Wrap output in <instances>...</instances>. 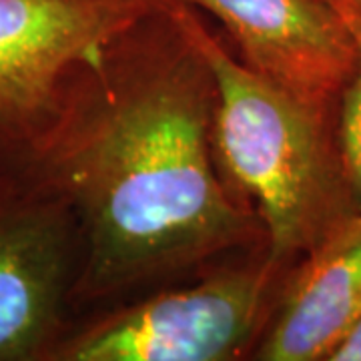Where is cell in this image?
<instances>
[{
    "label": "cell",
    "instance_id": "1",
    "mask_svg": "<svg viewBox=\"0 0 361 361\" xmlns=\"http://www.w3.org/2000/svg\"><path fill=\"white\" fill-rule=\"evenodd\" d=\"M173 2L78 66L51 127L0 165L47 185L75 211L73 307L267 245L257 213L217 167L213 73Z\"/></svg>",
    "mask_w": 361,
    "mask_h": 361
},
{
    "label": "cell",
    "instance_id": "2",
    "mask_svg": "<svg viewBox=\"0 0 361 361\" xmlns=\"http://www.w3.org/2000/svg\"><path fill=\"white\" fill-rule=\"evenodd\" d=\"M171 8L213 73L221 175L257 213L265 255L291 269L360 213L339 147V103L311 101L259 75L207 28L195 6L175 0Z\"/></svg>",
    "mask_w": 361,
    "mask_h": 361
},
{
    "label": "cell",
    "instance_id": "3",
    "mask_svg": "<svg viewBox=\"0 0 361 361\" xmlns=\"http://www.w3.org/2000/svg\"><path fill=\"white\" fill-rule=\"evenodd\" d=\"M289 269L265 249L66 329L49 361H229L253 351Z\"/></svg>",
    "mask_w": 361,
    "mask_h": 361
},
{
    "label": "cell",
    "instance_id": "4",
    "mask_svg": "<svg viewBox=\"0 0 361 361\" xmlns=\"http://www.w3.org/2000/svg\"><path fill=\"white\" fill-rule=\"evenodd\" d=\"M171 2L0 0V165L51 127L78 66Z\"/></svg>",
    "mask_w": 361,
    "mask_h": 361
},
{
    "label": "cell",
    "instance_id": "5",
    "mask_svg": "<svg viewBox=\"0 0 361 361\" xmlns=\"http://www.w3.org/2000/svg\"><path fill=\"white\" fill-rule=\"evenodd\" d=\"M80 229L59 193L0 167V361H49L66 331Z\"/></svg>",
    "mask_w": 361,
    "mask_h": 361
},
{
    "label": "cell",
    "instance_id": "6",
    "mask_svg": "<svg viewBox=\"0 0 361 361\" xmlns=\"http://www.w3.org/2000/svg\"><path fill=\"white\" fill-rule=\"evenodd\" d=\"M213 14L255 73L297 94L339 103L361 52L322 0H183Z\"/></svg>",
    "mask_w": 361,
    "mask_h": 361
},
{
    "label": "cell",
    "instance_id": "7",
    "mask_svg": "<svg viewBox=\"0 0 361 361\" xmlns=\"http://www.w3.org/2000/svg\"><path fill=\"white\" fill-rule=\"evenodd\" d=\"M361 319V213L285 277L253 348L259 361H329Z\"/></svg>",
    "mask_w": 361,
    "mask_h": 361
},
{
    "label": "cell",
    "instance_id": "8",
    "mask_svg": "<svg viewBox=\"0 0 361 361\" xmlns=\"http://www.w3.org/2000/svg\"><path fill=\"white\" fill-rule=\"evenodd\" d=\"M337 130L345 173L361 213V63L339 99Z\"/></svg>",
    "mask_w": 361,
    "mask_h": 361
},
{
    "label": "cell",
    "instance_id": "9",
    "mask_svg": "<svg viewBox=\"0 0 361 361\" xmlns=\"http://www.w3.org/2000/svg\"><path fill=\"white\" fill-rule=\"evenodd\" d=\"M323 4L336 14L345 26L349 37L353 39L361 52V0H322Z\"/></svg>",
    "mask_w": 361,
    "mask_h": 361
},
{
    "label": "cell",
    "instance_id": "10",
    "mask_svg": "<svg viewBox=\"0 0 361 361\" xmlns=\"http://www.w3.org/2000/svg\"><path fill=\"white\" fill-rule=\"evenodd\" d=\"M329 361H361V319L331 353Z\"/></svg>",
    "mask_w": 361,
    "mask_h": 361
},
{
    "label": "cell",
    "instance_id": "11",
    "mask_svg": "<svg viewBox=\"0 0 361 361\" xmlns=\"http://www.w3.org/2000/svg\"><path fill=\"white\" fill-rule=\"evenodd\" d=\"M161 2H171V0H161Z\"/></svg>",
    "mask_w": 361,
    "mask_h": 361
}]
</instances>
